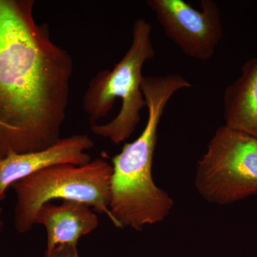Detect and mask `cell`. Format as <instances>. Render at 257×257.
<instances>
[{
    "mask_svg": "<svg viewBox=\"0 0 257 257\" xmlns=\"http://www.w3.org/2000/svg\"><path fill=\"white\" fill-rule=\"evenodd\" d=\"M223 105L224 125L257 139V57L246 61L225 89Z\"/></svg>",
    "mask_w": 257,
    "mask_h": 257,
    "instance_id": "cell-9",
    "label": "cell"
},
{
    "mask_svg": "<svg viewBox=\"0 0 257 257\" xmlns=\"http://www.w3.org/2000/svg\"><path fill=\"white\" fill-rule=\"evenodd\" d=\"M33 0H0V159L60 140L73 60L34 17Z\"/></svg>",
    "mask_w": 257,
    "mask_h": 257,
    "instance_id": "cell-1",
    "label": "cell"
},
{
    "mask_svg": "<svg viewBox=\"0 0 257 257\" xmlns=\"http://www.w3.org/2000/svg\"><path fill=\"white\" fill-rule=\"evenodd\" d=\"M152 30L145 19L135 20L126 53L112 69L96 73L83 96V110L92 124V133L116 145L135 133L140 112L147 107L142 82L144 64L155 57Z\"/></svg>",
    "mask_w": 257,
    "mask_h": 257,
    "instance_id": "cell-3",
    "label": "cell"
},
{
    "mask_svg": "<svg viewBox=\"0 0 257 257\" xmlns=\"http://www.w3.org/2000/svg\"><path fill=\"white\" fill-rule=\"evenodd\" d=\"M195 186L207 202L226 205L257 194V139L222 125L198 162Z\"/></svg>",
    "mask_w": 257,
    "mask_h": 257,
    "instance_id": "cell-5",
    "label": "cell"
},
{
    "mask_svg": "<svg viewBox=\"0 0 257 257\" xmlns=\"http://www.w3.org/2000/svg\"><path fill=\"white\" fill-rule=\"evenodd\" d=\"M112 174V165L97 158L84 165L51 166L18 181L12 185L17 196L15 228L21 234L28 232L40 208L59 199L84 203L111 219Z\"/></svg>",
    "mask_w": 257,
    "mask_h": 257,
    "instance_id": "cell-4",
    "label": "cell"
},
{
    "mask_svg": "<svg viewBox=\"0 0 257 257\" xmlns=\"http://www.w3.org/2000/svg\"><path fill=\"white\" fill-rule=\"evenodd\" d=\"M192 85L176 74L144 77L142 90L148 109L143 131L125 144L111 158L113 174L109 211L116 227L141 231L147 225L165 220L174 206L172 198L152 178L157 132L167 103L175 93Z\"/></svg>",
    "mask_w": 257,
    "mask_h": 257,
    "instance_id": "cell-2",
    "label": "cell"
},
{
    "mask_svg": "<svg viewBox=\"0 0 257 257\" xmlns=\"http://www.w3.org/2000/svg\"><path fill=\"white\" fill-rule=\"evenodd\" d=\"M93 147L94 143L87 135H74L60 139L41 151L10 154L0 159V202L5 199L8 187L38 171L62 164L89 163L92 160L86 152Z\"/></svg>",
    "mask_w": 257,
    "mask_h": 257,
    "instance_id": "cell-7",
    "label": "cell"
},
{
    "mask_svg": "<svg viewBox=\"0 0 257 257\" xmlns=\"http://www.w3.org/2000/svg\"><path fill=\"white\" fill-rule=\"evenodd\" d=\"M166 36L190 58L207 61L214 57L223 38L219 5L202 0L201 10L184 0H148Z\"/></svg>",
    "mask_w": 257,
    "mask_h": 257,
    "instance_id": "cell-6",
    "label": "cell"
},
{
    "mask_svg": "<svg viewBox=\"0 0 257 257\" xmlns=\"http://www.w3.org/2000/svg\"><path fill=\"white\" fill-rule=\"evenodd\" d=\"M2 214V208L0 207V216H1ZM3 223L1 219H0V232H1L2 229H3Z\"/></svg>",
    "mask_w": 257,
    "mask_h": 257,
    "instance_id": "cell-11",
    "label": "cell"
},
{
    "mask_svg": "<svg viewBox=\"0 0 257 257\" xmlns=\"http://www.w3.org/2000/svg\"><path fill=\"white\" fill-rule=\"evenodd\" d=\"M35 224H42L46 228V250H50L60 244L77 246L82 236L97 227L99 220L87 204L64 200L60 205L50 202L42 205L37 211Z\"/></svg>",
    "mask_w": 257,
    "mask_h": 257,
    "instance_id": "cell-8",
    "label": "cell"
},
{
    "mask_svg": "<svg viewBox=\"0 0 257 257\" xmlns=\"http://www.w3.org/2000/svg\"><path fill=\"white\" fill-rule=\"evenodd\" d=\"M77 246L72 244L57 245L45 251V257H79Z\"/></svg>",
    "mask_w": 257,
    "mask_h": 257,
    "instance_id": "cell-10",
    "label": "cell"
}]
</instances>
